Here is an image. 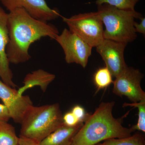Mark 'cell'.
Masks as SVG:
<instances>
[{
	"mask_svg": "<svg viewBox=\"0 0 145 145\" xmlns=\"http://www.w3.org/2000/svg\"><path fill=\"white\" fill-rule=\"evenodd\" d=\"M71 112L80 122L84 123L85 121L88 116L87 115L84 108L80 105H76L73 107Z\"/></svg>",
	"mask_w": 145,
	"mask_h": 145,
	"instance_id": "cell-20",
	"label": "cell"
},
{
	"mask_svg": "<svg viewBox=\"0 0 145 145\" xmlns=\"http://www.w3.org/2000/svg\"><path fill=\"white\" fill-rule=\"evenodd\" d=\"M143 77L140 70L128 67L115 78L112 92L121 97L125 96L133 103L145 101V92L141 86Z\"/></svg>",
	"mask_w": 145,
	"mask_h": 145,
	"instance_id": "cell-7",
	"label": "cell"
},
{
	"mask_svg": "<svg viewBox=\"0 0 145 145\" xmlns=\"http://www.w3.org/2000/svg\"><path fill=\"white\" fill-rule=\"evenodd\" d=\"M18 145H40L39 143L36 142L30 139L20 136Z\"/></svg>",
	"mask_w": 145,
	"mask_h": 145,
	"instance_id": "cell-23",
	"label": "cell"
},
{
	"mask_svg": "<svg viewBox=\"0 0 145 145\" xmlns=\"http://www.w3.org/2000/svg\"><path fill=\"white\" fill-rule=\"evenodd\" d=\"M123 106H131L137 108L138 110V118L137 124L131 127L133 131H138L145 132V101L133 103H125Z\"/></svg>",
	"mask_w": 145,
	"mask_h": 145,
	"instance_id": "cell-17",
	"label": "cell"
},
{
	"mask_svg": "<svg viewBox=\"0 0 145 145\" xmlns=\"http://www.w3.org/2000/svg\"><path fill=\"white\" fill-rule=\"evenodd\" d=\"M55 78V75L54 74L42 69L32 71L25 76L23 82L24 85L17 90L18 94L22 96L25 91L35 86H39L42 90L45 92L49 84Z\"/></svg>",
	"mask_w": 145,
	"mask_h": 145,
	"instance_id": "cell-13",
	"label": "cell"
},
{
	"mask_svg": "<svg viewBox=\"0 0 145 145\" xmlns=\"http://www.w3.org/2000/svg\"><path fill=\"white\" fill-rule=\"evenodd\" d=\"M0 99L8 109L10 118L17 123H21L27 111L33 106L29 96H20L15 88L1 81Z\"/></svg>",
	"mask_w": 145,
	"mask_h": 145,
	"instance_id": "cell-9",
	"label": "cell"
},
{
	"mask_svg": "<svg viewBox=\"0 0 145 145\" xmlns=\"http://www.w3.org/2000/svg\"><path fill=\"white\" fill-rule=\"evenodd\" d=\"M140 23H137L136 22H134V25L136 32H139L145 35V18H141Z\"/></svg>",
	"mask_w": 145,
	"mask_h": 145,
	"instance_id": "cell-22",
	"label": "cell"
},
{
	"mask_svg": "<svg viewBox=\"0 0 145 145\" xmlns=\"http://www.w3.org/2000/svg\"><path fill=\"white\" fill-rule=\"evenodd\" d=\"M63 117L59 104L32 106L21 123L20 136L40 143L64 124Z\"/></svg>",
	"mask_w": 145,
	"mask_h": 145,
	"instance_id": "cell-3",
	"label": "cell"
},
{
	"mask_svg": "<svg viewBox=\"0 0 145 145\" xmlns=\"http://www.w3.org/2000/svg\"><path fill=\"white\" fill-rule=\"evenodd\" d=\"M112 77L111 72L105 66L96 71L93 76V82L98 89H103L113 83Z\"/></svg>",
	"mask_w": 145,
	"mask_h": 145,
	"instance_id": "cell-16",
	"label": "cell"
},
{
	"mask_svg": "<svg viewBox=\"0 0 145 145\" xmlns=\"http://www.w3.org/2000/svg\"><path fill=\"white\" fill-rule=\"evenodd\" d=\"M0 2L9 12L23 8L31 17L44 22L55 20L61 16L57 9L50 8L45 0H0Z\"/></svg>",
	"mask_w": 145,
	"mask_h": 145,
	"instance_id": "cell-10",
	"label": "cell"
},
{
	"mask_svg": "<svg viewBox=\"0 0 145 145\" xmlns=\"http://www.w3.org/2000/svg\"><path fill=\"white\" fill-rule=\"evenodd\" d=\"M19 139L12 125L7 122L0 123V145H18Z\"/></svg>",
	"mask_w": 145,
	"mask_h": 145,
	"instance_id": "cell-14",
	"label": "cell"
},
{
	"mask_svg": "<svg viewBox=\"0 0 145 145\" xmlns=\"http://www.w3.org/2000/svg\"><path fill=\"white\" fill-rule=\"evenodd\" d=\"M55 40L63 50L65 60L67 63H75L85 68L91 55L93 48L67 29L58 35Z\"/></svg>",
	"mask_w": 145,
	"mask_h": 145,
	"instance_id": "cell-6",
	"label": "cell"
},
{
	"mask_svg": "<svg viewBox=\"0 0 145 145\" xmlns=\"http://www.w3.org/2000/svg\"><path fill=\"white\" fill-rule=\"evenodd\" d=\"M84 123H80L74 127L64 124L50 133L39 143L40 145H71L72 139Z\"/></svg>",
	"mask_w": 145,
	"mask_h": 145,
	"instance_id": "cell-12",
	"label": "cell"
},
{
	"mask_svg": "<svg viewBox=\"0 0 145 145\" xmlns=\"http://www.w3.org/2000/svg\"><path fill=\"white\" fill-rule=\"evenodd\" d=\"M69 31L92 48L98 46L105 39L103 24L98 12L80 13L70 18L63 17Z\"/></svg>",
	"mask_w": 145,
	"mask_h": 145,
	"instance_id": "cell-5",
	"label": "cell"
},
{
	"mask_svg": "<svg viewBox=\"0 0 145 145\" xmlns=\"http://www.w3.org/2000/svg\"><path fill=\"white\" fill-rule=\"evenodd\" d=\"M139 0H97L96 4L101 5L107 4L119 9L135 10V7Z\"/></svg>",
	"mask_w": 145,
	"mask_h": 145,
	"instance_id": "cell-18",
	"label": "cell"
},
{
	"mask_svg": "<svg viewBox=\"0 0 145 145\" xmlns=\"http://www.w3.org/2000/svg\"><path fill=\"white\" fill-rule=\"evenodd\" d=\"M98 6L97 12L105 27L104 39L127 44L136 39L134 20L143 18L141 13L135 10L119 9L107 4Z\"/></svg>",
	"mask_w": 145,
	"mask_h": 145,
	"instance_id": "cell-4",
	"label": "cell"
},
{
	"mask_svg": "<svg viewBox=\"0 0 145 145\" xmlns=\"http://www.w3.org/2000/svg\"><path fill=\"white\" fill-rule=\"evenodd\" d=\"M114 104V102L101 103L74 135L71 145H95L108 139L131 135V128L123 126L121 120L113 117Z\"/></svg>",
	"mask_w": 145,
	"mask_h": 145,
	"instance_id": "cell-2",
	"label": "cell"
},
{
	"mask_svg": "<svg viewBox=\"0 0 145 145\" xmlns=\"http://www.w3.org/2000/svg\"><path fill=\"white\" fill-rule=\"evenodd\" d=\"M7 27L9 41L6 54L9 63L14 64L30 59L29 49L33 43L44 37L55 40L59 33L54 25L33 18L22 8L8 13Z\"/></svg>",
	"mask_w": 145,
	"mask_h": 145,
	"instance_id": "cell-1",
	"label": "cell"
},
{
	"mask_svg": "<svg viewBox=\"0 0 145 145\" xmlns=\"http://www.w3.org/2000/svg\"><path fill=\"white\" fill-rule=\"evenodd\" d=\"M10 118L8 109L4 104H0V123L8 122Z\"/></svg>",
	"mask_w": 145,
	"mask_h": 145,
	"instance_id": "cell-21",
	"label": "cell"
},
{
	"mask_svg": "<svg viewBox=\"0 0 145 145\" xmlns=\"http://www.w3.org/2000/svg\"><path fill=\"white\" fill-rule=\"evenodd\" d=\"M63 124L69 127H74L82 123L79 121L71 112H67L63 117ZM83 123V122H82Z\"/></svg>",
	"mask_w": 145,
	"mask_h": 145,
	"instance_id": "cell-19",
	"label": "cell"
},
{
	"mask_svg": "<svg viewBox=\"0 0 145 145\" xmlns=\"http://www.w3.org/2000/svg\"><path fill=\"white\" fill-rule=\"evenodd\" d=\"M127 44L105 39L96 46L100 54L112 76L116 78L128 66L125 61L124 50Z\"/></svg>",
	"mask_w": 145,
	"mask_h": 145,
	"instance_id": "cell-8",
	"label": "cell"
},
{
	"mask_svg": "<svg viewBox=\"0 0 145 145\" xmlns=\"http://www.w3.org/2000/svg\"><path fill=\"white\" fill-rule=\"evenodd\" d=\"M95 145H145L144 137L136 133L129 137L121 138H111Z\"/></svg>",
	"mask_w": 145,
	"mask_h": 145,
	"instance_id": "cell-15",
	"label": "cell"
},
{
	"mask_svg": "<svg viewBox=\"0 0 145 145\" xmlns=\"http://www.w3.org/2000/svg\"><path fill=\"white\" fill-rule=\"evenodd\" d=\"M8 13L0 7V77L3 82L11 87L17 86L13 81V75L9 67L6 54V48L9 41L7 20Z\"/></svg>",
	"mask_w": 145,
	"mask_h": 145,
	"instance_id": "cell-11",
	"label": "cell"
}]
</instances>
